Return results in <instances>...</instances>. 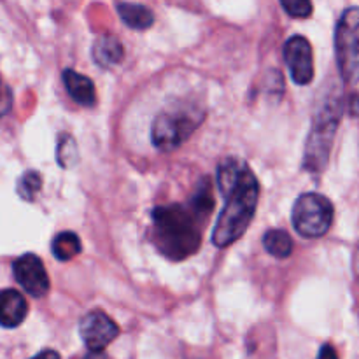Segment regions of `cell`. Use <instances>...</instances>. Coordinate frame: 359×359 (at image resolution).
Segmentation results:
<instances>
[{
	"mask_svg": "<svg viewBox=\"0 0 359 359\" xmlns=\"http://www.w3.org/2000/svg\"><path fill=\"white\" fill-rule=\"evenodd\" d=\"M318 359H339V356H337V351L333 349L330 344H326V346H323L321 351H319Z\"/></svg>",
	"mask_w": 359,
	"mask_h": 359,
	"instance_id": "cell-21",
	"label": "cell"
},
{
	"mask_svg": "<svg viewBox=\"0 0 359 359\" xmlns=\"http://www.w3.org/2000/svg\"><path fill=\"white\" fill-rule=\"evenodd\" d=\"M27 314L28 304L20 291H0V326L2 328H16L27 319Z\"/></svg>",
	"mask_w": 359,
	"mask_h": 359,
	"instance_id": "cell-10",
	"label": "cell"
},
{
	"mask_svg": "<svg viewBox=\"0 0 359 359\" xmlns=\"http://www.w3.org/2000/svg\"><path fill=\"white\" fill-rule=\"evenodd\" d=\"M284 62L290 69L291 79L300 86L314 79V55L312 46L302 35H293L284 44Z\"/></svg>",
	"mask_w": 359,
	"mask_h": 359,
	"instance_id": "cell-7",
	"label": "cell"
},
{
	"mask_svg": "<svg viewBox=\"0 0 359 359\" xmlns=\"http://www.w3.org/2000/svg\"><path fill=\"white\" fill-rule=\"evenodd\" d=\"M83 359H107V358H105L102 353H95V351H91V353L88 354V356H84Z\"/></svg>",
	"mask_w": 359,
	"mask_h": 359,
	"instance_id": "cell-25",
	"label": "cell"
},
{
	"mask_svg": "<svg viewBox=\"0 0 359 359\" xmlns=\"http://www.w3.org/2000/svg\"><path fill=\"white\" fill-rule=\"evenodd\" d=\"M118 13L123 23L132 30H147L154 21V14L151 13V9L140 4H119Z\"/></svg>",
	"mask_w": 359,
	"mask_h": 359,
	"instance_id": "cell-14",
	"label": "cell"
},
{
	"mask_svg": "<svg viewBox=\"0 0 359 359\" xmlns=\"http://www.w3.org/2000/svg\"><path fill=\"white\" fill-rule=\"evenodd\" d=\"M214 205H216V198L212 193V181L209 177H202V181L196 184L195 195L189 200V210L195 214L196 219L203 221L210 216Z\"/></svg>",
	"mask_w": 359,
	"mask_h": 359,
	"instance_id": "cell-13",
	"label": "cell"
},
{
	"mask_svg": "<svg viewBox=\"0 0 359 359\" xmlns=\"http://www.w3.org/2000/svg\"><path fill=\"white\" fill-rule=\"evenodd\" d=\"M198 219L189 207L161 205L153 210V241L163 256L182 262L198 251L202 244Z\"/></svg>",
	"mask_w": 359,
	"mask_h": 359,
	"instance_id": "cell-2",
	"label": "cell"
},
{
	"mask_svg": "<svg viewBox=\"0 0 359 359\" xmlns=\"http://www.w3.org/2000/svg\"><path fill=\"white\" fill-rule=\"evenodd\" d=\"M58 163L62 165L63 168H69L74 167L79 158V153H77V146H76V140L72 139L70 135H62L58 140Z\"/></svg>",
	"mask_w": 359,
	"mask_h": 359,
	"instance_id": "cell-18",
	"label": "cell"
},
{
	"mask_svg": "<svg viewBox=\"0 0 359 359\" xmlns=\"http://www.w3.org/2000/svg\"><path fill=\"white\" fill-rule=\"evenodd\" d=\"M337 63L347 84L359 81V7H349L340 16L335 30Z\"/></svg>",
	"mask_w": 359,
	"mask_h": 359,
	"instance_id": "cell-6",
	"label": "cell"
},
{
	"mask_svg": "<svg viewBox=\"0 0 359 359\" xmlns=\"http://www.w3.org/2000/svg\"><path fill=\"white\" fill-rule=\"evenodd\" d=\"M217 184L224 196V207L212 230L217 248L237 242L251 224L259 198V184L251 168L241 158H226L217 168Z\"/></svg>",
	"mask_w": 359,
	"mask_h": 359,
	"instance_id": "cell-1",
	"label": "cell"
},
{
	"mask_svg": "<svg viewBox=\"0 0 359 359\" xmlns=\"http://www.w3.org/2000/svg\"><path fill=\"white\" fill-rule=\"evenodd\" d=\"M13 100H14L13 91H11V88L0 79V118L6 116L7 112L11 111V107H13Z\"/></svg>",
	"mask_w": 359,
	"mask_h": 359,
	"instance_id": "cell-20",
	"label": "cell"
},
{
	"mask_svg": "<svg viewBox=\"0 0 359 359\" xmlns=\"http://www.w3.org/2000/svg\"><path fill=\"white\" fill-rule=\"evenodd\" d=\"M63 84H65L67 93L76 104L83 105V107H93L97 104V91H95L93 81L88 76L67 69L63 70Z\"/></svg>",
	"mask_w": 359,
	"mask_h": 359,
	"instance_id": "cell-11",
	"label": "cell"
},
{
	"mask_svg": "<svg viewBox=\"0 0 359 359\" xmlns=\"http://www.w3.org/2000/svg\"><path fill=\"white\" fill-rule=\"evenodd\" d=\"M353 269H354V276H356V279H358V283H359V242L356 244V249H354Z\"/></svg>",
	"mask_w": 359,
	"mask_h": 359,
	"instance_id": "cell-23",
	"label": "cell"
},
{
	"mask_svg": "<svg viewBox=\"0 0 359 359\" xmlns=\"http://www.w3.org/2000/svg\"><path fill=\"white\" fill-rule=\"evenodd\" d=\"M263 248L273 258L284 259L293 252V241L284 230H269L263 235Z\"/></svg>",
	"mask_w": 359,
	"mask_h": 359,
	"instance_id": "cell-16",
	"label": "cell"
},
{
	"mask_svg": "<svg viewBox=\"0 0 359 359\" xmlns=\"http://www.w3.org/2000/svg\"><path fill=\"white\" fill-rule=\"evenodd\" d=\"M51 251L58 262H70L83 251V245L74 231H62L53 238Z\"/></svg>",
	"mask_w": 359,
	"mask_h": 359,
	"instance_id": "cell-15",
	"label": "cell"
},
{
	"mask_svg": "<svg viewBox=\"0 0 359 359\" xmlns=\"http://www.w3.org/2000/svg\"><path fill=\"white\" fill-rule=\"evenodd\" d=\"M349 109L353 114H359V97L358 95H353V97L349 98Z\"/></svg>",
	"mask_w": 359,
	"mask_h": 359,
	"instance_id": "cell-24",
	"label": "cell"
},
{
	"mask_svg": "<svg viewBox=\"0 0 359 359\" xmlns=\"http://www.w3.org/2000/svg\"><path fill=\"white\" fill-rule=\"evenodd\" d=\"M203 109L195 104H177L175 107H168L161 111L154 118L151 128V140L154 147L163 153L177 149L184 144V140L198 128L203 121Z\"/></svg>",
	"mask_w": 359,
	"mask_h": 359,
	"instance_id": "cell-3",
	"label": "cell"
},
{
	"mask_svg": "<svg viewBox=\"0 0 359 359\" xmlns=\"http://www.w3.org/2000/svg\"><path fill=\"white\" fill-rule=\"evenodd\" d=\"M30 359H60V354L56 353V351L48 349V351H42V353H39L37 356H34Z\"/></svg>",
	"mask_w": 359,
	"mask_h": 359,
	"instance_id": "cell-22",
	"label": "cell"
},
{
	"mask_svg": "<svg viewBox=\"0 0 359 359\" xmlns=\"http://www.w3.org/2000/svg\"><path fill=\"white\" fill-rule=\"evenodd\" d=\"M79 333L88 349L102 353L119 335V328L105 312L93 311L81 319Z\"/></svg>",
	"mask_w": 359,
	"mask_h": 359,
	"instance_id": "cell-8",
	"label": "cell"
},
{
	"mask_svg": "<svg viewBox=\"0 0 359 359\" xmlns=\"http://www.w3.org/2000/svg\"><path fill=\"white\" fill-rule=\"evenodd\" d=\"M333 216L335 210L332 202L319 193H304L298 196L291 212L294 230L305 238H319L328 233Z\"/></svg>",
	"mask_w": 359,
	"mask_h": 359,
	"instance_id": "cell-5",
	"label": "cell"
},
{
	"mask_svg": "<svg viewBox=\"0 0 359 359\" xmlns=\"http://www.w3.org/2000/svg\"><path fill=\"white\" fill-rule=\"evenodd\" d=\"M42 188V177L39 172L28 170L18 181V195L27 202H32Z\"/></svg>",
	"mask_w": 359,
	"mask_h": 359,
	"instance_id": "cell-17",
	"label": "cell"
},
{
	"mask_svg": "<svg viewBox=\"0 0 359 359\" xmlns=\"http://www.w3.org/2000/svg\"><path fill=\"white\" fill-rule=\"evenodd\" d=\"M340 114H342V105H340L339 97L328 98L316 112L314 125H312L307 144H305V170L321 172L326 167L333 139H335L337 128H339Z\"/></svg>",
	"mask_w": 359,
	"mask_h": 359,
	"instance_id": "cell-4",
	"label": "cell"
},
{
	"mask_svg": "<svg viewBox=\"0 0 359 359\" xmlns=\"http://www.w3.org/2000/svg\"><path fill=\"white\" fill-rule=\"evenodd\" d=\"M284 11L293 18H309L312 14V0H280Z\"/></svg>",
	"mask_w": 359,
	"mask_h": 359,
	"instance_id": "cell-19",
	"label": "cell"
},
{
	"mask_svg": "<svg viewBox=\"0 0 359 359\" xmlns=\"http://www.w3.org/2000/svg\"><path fill=\"white\" fill-rule=\"evenodd\" d=\"M14 277L18 284L35 298L44 297L49 291V277L44 269V263L35 255H23L14 262Z\"/></svg>",
	"mask_w": 359,
	"mask_h": 359,
	"instance_id": "cell-9",
	"label": "cell"
},
{
	"mask_svg": "<svg viewBox=\"0 0 359 359\" xmlns=\"http://www.w3.org/2000/svg\"><path fill=\"white\" fill-rule=\"evenodd\" d=\"M125 56V48L114 35H100L93 44V60L102 69L118 65Z\"/></svg>",
	"mask_w": 359,
	"mask_h": 359,
	"instance_id": "cell-12",
	"label": "cell"
}]
</instances>
